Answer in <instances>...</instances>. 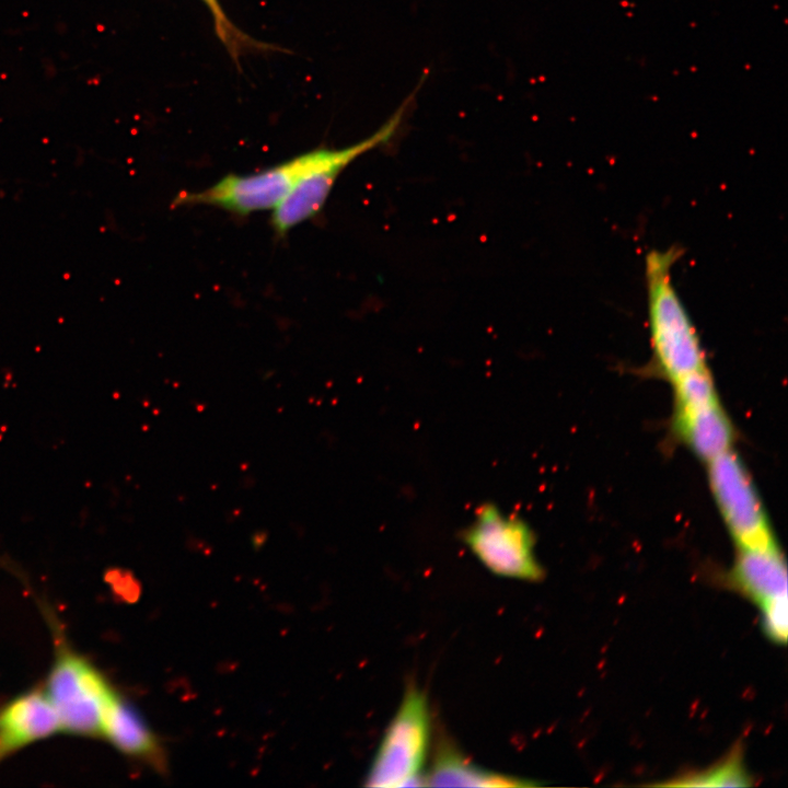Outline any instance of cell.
<instances>
[{"label": "cell", "instance_id": "1", "mask_svg": "<svg viewBox=\"0 0 788 788\" xmlns=\"http://www.w3.org/2000/svg\"><path fill=\"white\" fill-rule=\"evenodd\" d=\"M682 250H651L645 259L650 341L657 368L673 384L708 369L700 339L672 280Z\"/></svg>", "mask_w": 788, "mask_h": 788}, {"label": "cell", "instance_id": "2", "mask_svg": "<svg viewBox=\"0 0 788 788\" xmlns=\"http://www.w3.org/2000/svg\"><path fill=\"white\" fill-rule=\"evenodd\" d=\"M317 157L318 149H314L257 173L229 174L205 189L179 194L173 204L212 206L240 216L274 210L313 167Z\"/></svg>", "mask_w": 788, "mask_h": 788}, {"label": "cell", "instance_id": "3", "mask_svg": "<svg viewBox=\"0 0 788 788\" xmlns=\"http://www.w3.org/2000/svg\"><path fill=\"white\" fill-rule=\"evenodd\" d=\"M430 731L428 700L409 685L387 726L367 777V786L391 788L415 785L426 760Z\"/></svg>", "mask_w": 788, "mask_h": 788}, {"label": "cell", "instance_id": "4", "mask_svg": "<svg viewBox=\"0 0 788 788\" xmlns=\"http://www.w3.org/2000/svg\"><path fill=\"white\" fill-rule=\"evenodd\" d=\"M463 540L476 558L495 575L538 581L543 569L535 556V537L526 522L493 503L478 508Z\"/></svg>", "mask_w": 788, "mask_h": 788}, {"label": "cell", "instance_id": "5", "mask_svg": "<svg viewBox=\"0 0 788 788\" xmlns=\"http://www.w3.org/2000/svg\"><path fill=\"white\" fill-rule=\"evenodd\" d=\"M114 692L88 660L60 641L46 690L60 729L79 735H102L104 708Z\"/></svg>", "mask_w": 788, "mask_h": 788}, {"label": "cell", "instance_id": "6", "mask_svg": "<svg viewBox=\"0 0 788 788\" xmlns=\"http://www.w3.org/2000/svg\"><path fill=\"white\" fill-rule=\"evenodd\" d=\"M409 100L375 132L360 142L340 149L318 148V158L313 167L273 210L271 227L278 235L287 234L298 224L316 216L341 171L358 157L386 143L396 134Z\"/></svg>", "mask_w": 788, "mask_h": 788}, {"label": "cell", "instance_id": "7", "mask_svg": "<svg viewBox=\"0 0 788 788\" xmlns=\"http://www.w3.org/2000/svg\"><path fill=\"white\" fill-rule=\"evenodd\" d=\"M707 463L710 489L737 547L777 546L762 502L739 456L730 449Z\"/></svg>", "mask_w": 788, "mask_h": 788}, {"label": "cell", "instance_id": "8", "mask_svg": "<svg viewBox=\"0 0 788 788\" xmlns=\"http://www.w3.org/2000/svg\"><path fill=\"white\" fill-rule=\"evenodd\" d=\"M673 385L674 428L683 441L706 462L730 450L733 429L709 370L695 372Z\"/></svg>", "mask_w": 788, "mask_h": 788}, {"label": "cell", "instance_id": "9", "mask_svg": "<svg viewBox=\"0 0 788 788\" xmlns=\"http://www.w3.org/2000/svg\"><path fill=\"white\" fill-rule=\"evenodd\" d=\"M60 729L46 692L32 691L0 710V761L19 749Z\"/></svg>", "mask_w": 788, "mask_h": 788}, {"label": "cell", "instance_id": "10", "mask_svg": "<svg viewBox=\"0 0 788 788\" xmlns=\"http://www.w3.org/2000/svg\"><path fill=\"white\" fill-rule=\"evenodd\" d=\"M102 735H105L123 753L143 760L163 769L162 748L139 712L115 692L104 708Z\"/></svg>", "mask_w": 788, "mask_h": 788}, {"label": "cell", "instance_id": "11", "mask_svg": "<svg viewBox=\"0 0 788 788\" xmlns=\"http://www.w3.org/2000/svg\"><path fill=\"white\" fill-rule=\"evenodd\" d=\"M731 580L760 606L787 595V569L778 545L765 549L738 548Z\"/></svg>", "mask_w": 788, "mask_h": 788}, {"label": "cell", "instance_id": "12", "mask_svg": "<svg viewBox=\"0 0 788 788\" xmlns=\"http://www.w3.org/2000/svg\"><path fill=\"white\" fill-rule=\"evenodd\" d=\"M426 780L429 786L523 787L533 785L515 777L484 770L450 748H444L439 752Z\"/></svg>", "mask_w": 788, "mask_h": 788}, {"label": "cell", "instance_id": "13", "mask_svg": "<svg viewBox=\"0 0 788 788\" xmlns=\"http://www.w3.org/2000/svg\"><path fill=\"white\" fill-rule=\"evenodd\" d=\"M662 785L677 787H743L751 786L752 780L744 768L741 750L734 748L725 761L710 769L691 773Z\"/></svg>", "mask_w": 788, "mask_h": 788}, {"label": "cell", "instance_id": "14", "mask_svg": "<svg viewBox=\"0 0 788 788\" xmlns=\"http://www.w3.org/2000/svg\"><path fill=\"white\" fill-rule=\"evenodd\" d=\"M201 1L211 14L217 36L234 60H237L243 51L270 48L240 31L228 18L219 0Z\"/></svg>", "mask_w": 788, "mask_h": 788}, {"label": "cell", "instance_id": "15", "mask_svg": "<svg viewBox=\"0 0 788 788\" xmlns=\"http://www.w3.org/2000/svg\"><path fill=\"white\" fill-rule=\"evenodd\" d=\"M787 595H785L761 606L763 629L778 644H785L787 639Z\"/></svg>", "mask_w": 788, "mask_h": 788}]
</instances>
